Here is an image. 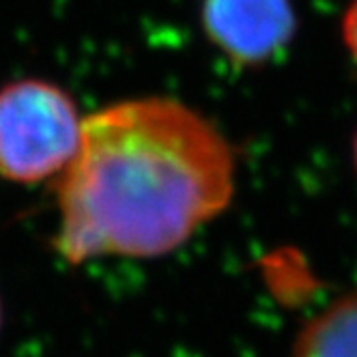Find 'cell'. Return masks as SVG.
<instances>
[{
	"label": "cell",
	"mask_w": 357,
	"mask_h": 357,
	"mask_svg": "<svg viewBox=\"0 0 357 357\" xmlns=\"http://www.w3.org/2000/svg\"><path fill=\"white\" fill-rule=\"evenodd\" d=\"M233 144L172 97H138L82 121L71 164L56 178L54 250L71 265L158 259L188 243L235 196Z\"/></svg>",
	"instance_id": "6da1fadb"
},
{
	"label": "cell",
	"mask_w": 357,
	"mask_h": 357,
	"mask_svg": "<svg viewBox=\"0 0 357 357\" xmlns=\"http://www.w3.org/2000/svg\"><path fill=\"white\" fill-rule=\"evenodd\" d=\"M82 121L73 97L54 82L22 78L0 86V178L56 181L80 146Z\"/></svg>",
	"instance_id": "7a4b0ae2"
},
{
	"label": "cell",
	"mask_w": 357,
	"mask_h": 357,
	"mask_svg": "<svg viewBox=\"0 0 357 357\" xmlns=\"http://www.w3.org/2000/svg\"><path fill=\"white\" fill-rule=\"evenodd\" d=\"M207 39L239 67H261L287 50L297 31L293 0H202Z\"/></svg>",
	"instance_id": "3957f363"
},
{
	"label": "cell",
	"mask_w": 357,
	"mask_h": 357,
	"mask_svg": "<svg viewBox=\"0 0 357 357\" xmlns=\"http://www.w3.org/2000/svg\"><path fill=\"white\" fill-rule=\"evenodd\" d=\"M291 357H357V289L303 325Z\"/></svg>",
	"instance_id": "277c9868"
},
{
	"label": "cell",
	"mask_w": 357,
	"mask_h": 357,
	"mask_svg": "<svg viewBox=\"0 0 357 357\" xmlns=\"http://www.w3.org/2000/svg\"><path fill=\"white\" fill-rule=\"evenodd\" d=\"M340 33H342V41L349 50V54L357 63V0H351L349 3L347 11L342 15Z\"/></svg>",
	"instance_id": "5b68a950"
},
{
	"label": "cell",
	"mask_w": 357,
	"mask_h": 357,
	"mask_svg": "<svg viewBox=\"0 0 357 357\" xmlns=\"http://www.w3.org/2000/svg\"><path fill=\"white\" fill-rule=\"evenodd\" d=\"M353 166H355V172H357V132L353 136Z\"/></svg>",
	"instance_id": "8992f818"
},
{
	"label": "cell",
	"mask_w": 357,
	"mask_h": 357,
	"mask_svg": "<svg viewBox=\"0 0 357 357\" xmlns=\"http://www.w3.org/2000/svg\"><path fill=\"white\" fill-rule=\"evenodd\" d=\"M0 323H3V308H0Z\"/></svg>",
	"instance_id": "52a82bcc"
}]
</instances>
